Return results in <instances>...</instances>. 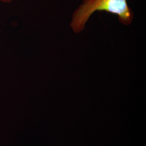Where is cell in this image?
<instances>
[{
    "mask_svg": "<svg viewBox=\"0 0 146 146\" xmlns=\"http://www.w3.org/2000/svg\"><path fill=\"white\" fill-rule=\"evenodd\" d=\"M96 11H106L116 15L124 25H131L134 17L127 0H84L73 13L70 26L74 32L82 31L89 17Z\"/></svg>",
    "mask_w": 146,
    "mask_h": 146,
    "instance_id": "cell-1",
    "label": "cell"
},
{
    "mask_svg": "<svg viewBox=\"0 0 146 146\" xmlns=\"http://www.w3.org/2000/svg\"><path fill=\"white\" fill-rule=\"evenodd\" d=\"M13 0H0V1L4 2V3H10L11 1H13Z\"/></svg>",
    "mask_w": 146,
    "mask_h": 146,
    "instance_id": "cell-2",
    "label": "cell"
}]
</instances>
